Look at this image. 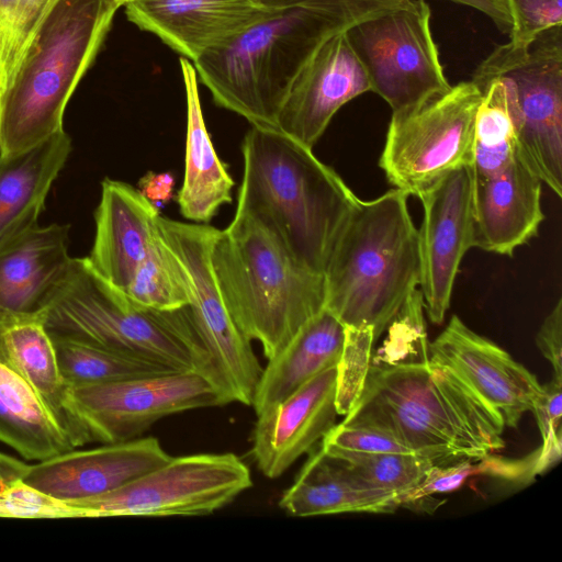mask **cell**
<instances>
[{
	"mask_svg": "<svg viewBox=\"0 0 562 562\" xmlns=\"http://www.w3.org/2000/svg\"><path fill=\"white\" fill-rule=\"evenodd\" d=\"M347 37L369 77L371 91L392 113L408 110L448 91L425 0L400 4L357 22Z\"/></svg>",
	"mask_w": 562,
	"mask_h": 562,
	"instance_id": "cell-10",
	"label": "cell"
},
{
	"mask_svg": "<svg viewBox=\"0 0 562 562\" xmlns=\"http://www.w3.org/2000/svg\"><path fill=\"white\" fill-rule=\"evenodd\" d=\"M324 451L336 457L350 474L367 486L396 494L400 499L422 481L434 464L416 453Z\"/></svg>",
	"mask_w": 562,
	"mask_h": 562,
	"instance_id": "cell-32",
	"label": "cell"
},
{
	"mask_svg": "<svg viewBox=\"0 0 562 562\" xmlns=\"http://www.w3.org/2000/svg\"><path fill=\"white\" fill-rule=\"evenodd\" d=\"M247 464L235 453L172 457L106 494L71 505L88 518L202 516L232 503L251 487Z\"/></svg>",
	"mask_w": 562,
	"mask_h": 562,
	"instance_id": "cell-11",
	"label": "cell"
},
{
	"mask_svg": "<svg viewBox=\"0 0 562 562\" xmlns=\"http://www.w3.org/2000/svg\"><path fill=\"white\" fill-rule=\"evenodd\" d=\"M373 342L371 328L346 327L344 349L337 364L338 415L346 416L350 412L363 389Z\"/></svg>",
	"mask_w": 562,
	"mask_h": 562,
	"instance_id": "cell-34",
	"label": "cell"
},
{
	"mask_svg": "<svg viewBox=\"0 0 562 562\" xmlns=\"http://www.w3.org/2000/svg\"><path fill=\"white\" fill-rule=\"evenodd\" d=\"M279 507L291 516L340 513H392L401 507L396 494L371 488L350 474L340 461L314 448Z\"/></svg>",
	"mask_w": 562,
	"mask_h": 562,
	"instance_id": "cell-25",
	"label": "cell"
},
{
	"mask_svg": "<svg viewBox=\"0 0 562 562\" xmlns=\"http://www.w3.org/2000/svg\"><path fill=\"white\" fill-rule=\"evenodd\" d=\"M345 335L346 326L326 308L304 324L262 369L251 403L256 415L337 366Z\"/></svg>",
	"mask_w": 562,
	"mask_h": 562,
	"instance_id": "cell-26",
	"label": "cell"
},
{
	"mask_svg": "<svg viewBox=\"0 0 562 562\" xmlns=\"http://www.w3.org/2000/svg\"><path fill=\"white\" fill-rule=\"evenodd\" d=\"M340 424L389 434L434 464L480 460L505 446L501 414L428 355L370 364Z\"/></svg>",
	"mask_w": 562,
	"mask_h": 562,
	"instance_id": "cell-1",
	"label": "cell"
},
{
	"mask_svg": "<svg viewBox=\"0 0 562 562\" xmlns=\"http://www.w3.org/2000/svg\"><path fill=\"white\" fill-rule=\"evenodd\" d=\"M123 7L132 23L191 61L276 11L252 0H126Z\"/></svg>",
	"mask_w": 562,
	"mask_h": 562,
	"instance_id": "cell-19",
	"label": "cell"
},
{
	"mask_svg": "<svg viewBox=\"0 0 562 562\" xmlns=\"http://www.w3.org/2000/svg\"><path fill=\"white\" fill-rule=\"evenodd\" d=\"M241 151L236 210L260 220L303 266L325 274L360 200L313 148L276 127L251 125Z\"/></svg>",
	"mask_w": 562,
	"mask_h": 562,
	"instance_id": "cell-3",
	"label": "cell"
},
{
	"mask_svg": "<svg viewBox=\"0 0 562 562\" xmlns=\"http://www.w3.org/2000/svg\"><path fill=\"white\" fill-rule=\"evenodd\" d=\"M2 338L10 360L36 392L74 448L93 442L72 409L53 339L40 312L13 313L3 310Z\"/></svg>",
	"mask_w": 562,
	"mask_h": 562,
	"instance_id": "cell-23",
	"label": "cell"
},
{
	"mask_svg": "<svg viewBox=\"0 0 562 562\" xmlns=\"http://www.w3.org/2000/svg\"><path fill=\"white\" fill-rule=\"evenodd\" d=\"M69 225L38 223L0 240V307L37 313L68 272Z\"/></svg>",
	"mask_w": 562,
	"mask_h": 562,
	"instance_id": "cell-22",
	"label": "cell"
},
{
	"mask_svg": "<svg viewBox=\"0 0 562 562\" xmlns=\"http://www.w3.org/2000/svg\"><path fill=\"white\" fill-rule=\"evenodd\" d=\"M58 1L59 0H19L14 13L7 57L4 75L5 91L12 83L38 29Z\"/></svg>",
	"mask_w": 562,
	"mask_h": 562,
	"instance_id": "cell-38",
	"label": "cell"
},
{
	"mask_svg": "<svg viewBox=\"0 0 562 562\" xmlns=\"http://www.w3.org/2000/svg\"><path fill=\"white\" fill-rule=\"evenodd\" d=\"M64 381L68 387L158 375L173 370L74 340L52 338Z\"/></svg>",
	"mask_w": 562,
	"mask_h": 562,
	"instance_id": "cell-30",
	"label": "cell"
},
{
	"mask_svg": "<svg viewBox=\"0 0 562 562\" xmlns=\"http://www.w3.org/2000/svg\"><path fill=\"white\" fill-rule=\"evenodd\" d=\"M158 231L187 271L191 288L187 307L231 401L251 405L262 368L251 340L234 322L213 271L212 247L218 229L160 215Z\"/></svg>",
	"mask_w": 562,
	"mask_h": 562,
	"instance_id": "cell-12",
	"label": "cell"
},
{
	"mask_svg": "<svg viewBox=\"0 0 562 562\" xmlns=\"http://www.w3.org/2000/svg\"><path fill=\"white\" fill-rule=\"evenodd\" d=\"M327 451L352 453H414L396 438L381 430L362 426L336 424L323 438Z\"/></svg>",
	"mask_w": 562,
	"mask_h": 562,
	"instance_id": "cell-39",
	"label": "cell"
},
{
	"mask_svg": "<svg viewBox=\"0 0 562 562\" xmlns=\"http://www.w3.org/2000/svg\"><path fill=\"white\" fill-rule=\"evenodd\" d=\"M481 95L475 83L462 81L392 113L379 165L395 189L417 196L446 173L471 166Z\"/></svg>",
	"mask_w": 562,
	"mask_h": 562,
	"instance_id": "cell-9",
	"label": "cell"
},
{
	"mask_svg": "<svg viewBox=\"0 0 562 562\" xmlns=\"http://www.w3.org/2000/svg\"><path fill=\"white\" fill-rule=\"evenodd\" d=\"M122 0H59L0 103V155L24 151L64 130V113L93 64Z\"/></svg>",
	"mask_w": 562,
	"mask_h": 562,
	"instance_id": "cell-7",
	"label": "cell"
},
{
	"mask_svg": "<svg viewBox=\"0 0 562 562\" xmlns=\"http://www.w3.org/2000/svg\"><path fill=\"white\" fill-rule=\"evenodd\" d=\"M19 0H0V102L5 91V65Z\"/></svg>",
	"mask_w": 562,
	"mask_h": 562,
	"instance_id": "cell-42",
	"label": "cell"
},
{
	"mask_svg": "<svg viewBox=\"0 0 562 562\" xmlns=\"http://www.w3.org/2000/svg\"><path fill=\"white\" fill-rule=\"evenodd\" d=\"M403 1L310 0L276 10L193 65L216 104L252 126L276 127L290 86L324 41Z\"/></svg>",
	"mask_w": 562,
	"mask_h": 562,
	"instance_id": "cell-2",
	"label": "cell"
},
{
	"mask_svg": "<svg viewBox=\"0 0 562 562\" xmlns=\"http://www.w3.org/2000/svg\"><path fill=\"white\" fill-rule=\"evenodd\" d=\"M70 151L63 130L24 151L0 155V240L37 223Z\"/></svg>",
	"mask_w": 562,
	"mask_h": 562,
	"instance_id": "cell-27",
	"label": "cell"
},
{
	"mask_svg": "<svg viewBox=\"0 0 562 562\" xmlns=\"http://www.w3.org/2000/svg\"><path fill=\"white\" fill-rule=\"evenodd\" d=\"M536 454L525 460L513 461L486 457L480 460H461L449 464H432L422 481L401 498V506L431 497L434 494L450 493L463 485L465 480L476 474L495 475L509 480H520L535 475Z\"/></svg>",
	"mask_w": 562,
	"mask_h": 562,
	"instance_id": "cell-33",
	"label": "cell"
},
{
	"mask_svg": "<svg viewBox=\"0 0 562 562\" xmlns=\"http://www.w3.org/2000/svg\"><path fill=\"white\" fill-rule=\"evenodd\" d=\"M501 79L513 89L520 115L516 155L562 196V25L528 46H497L476 68L472 82Z\"/></svg>",
	"mask_w": 562,
	"mask_h": 562,
	"instance_id": "cell-8",
	"label": "cell"
},
{
	"mask_svg": "<svg viewBox=\"0 0 562 562\" xmlns=\"http://www.w3.org/2000/svg\"><path fill=\"white\" fill-rule=\"evenodd\" d=\"M408 194L392 189L359 202L325 271V308L346 327L385 331L422 277L418 229Z\"/></svg>",
	"mask_w": 562,
	"mask_h": 562,
	"instance_id": "cell-6",
	"label": "cell"
},
{
	"mask_svg": "<svg viewBox=\"0 0 562 562\" xmlns=\"http://www.w3.org/2000/svg\"><path fill=\"white\" fill-rule=\"evenodd\" d=\"M213 271L225 304L269 360L325 308L324 274L303 266L260 220L236 210L212 247Z\"/></svg>",
	"mask_w": 562,
	"mask_h": 562,
	"instance_id": "cell-5",
	"label": "cell"
},
{
	"mask_svg": "<svg viewBox=\"0 0 562 562\" xmlns=\"http://www.w3.org/2000/svg\"><path fill=\"white\" fill-rule=\"evenodd\" d=\"M180 69L187 102L184 176L177 201L180 213L193 223L207 224L224 204L232 202L235 186L207 132L191 60L181 57Z\"/></svg>",
	"mask_w": 562,
	"mask_h": 562,
	"instance_id": "cell-24",
	"label": "cell"
},
{
	"mask_svg": "<svg viewBox=\"0 0 562 562\" xmlns=\"http://www.w3.org/2000/svg\"><path fill=\"white\" fill-rule=\"evenodd\" d=\"M346 31L328 37L311 55L276 116L280 132L310 148L344 104L371 91L369 77Z\"/></svg>",
	"mask_w": 562,
	"mask_h": 562,
	"instance_id": "cell-15",
	"label": "cell"
},
{
	"mask_svg": "<svg viewBox=\"0 0 562 562\" xmlns=\"http://www.w3.org/2000/svg\"><path fill=\"white\" fill-rule=\"evenodd\" d=\"M424 218L418 229L422 261L420 293L434 324L450 306L460 262L473 247V175L457 168L420 192Z\"/></svg>",
	"mask_w": 562,
	"mask_h": 562,
	"instance_id": "cell-14",
	"label": "cell"
},
{
	"mask_svg": "<svg viewBox=\"0 0 562 562\" xmlns=\"http://www.w3.org/2000/svg\"><path fill=\"white\" fill-rule=\"evenodd\" d=\"M257 4L269 10H281L297 5L310 0H252Z\"/></svg>",
	"mask_w": 562,
	"mask_h": 562,
	"instance_id": "cell-45",
	"label": "cell"
},
{
	"mask_svg": "<svg viewBox=\"0 0 562 562\" xmlns=\"http://www.w3.org/2000/svg\"><path fill=\"white\" fill-rule=\"evenodd\" d=\"M509 22V43L528 46L540 34L562 25V0H501Z\"/></svg>",
	"mask_w": 562,
	"mask_h": 562,
	"instance_id": "cell-36",
	"label": "cell"
},
{
	"mask_svg": "<svg viewBox=\"0 0 562 562\" xmlns=\"http://www.w3.org/2000/svg\"><path fill=\"white\" fill-rule=\"evenodd\" d=\"M176 180L170 172L148 171L138 181V190L156 206L173 198Z\"/></svg>",
	"mask_w": 562,
	"mask_h": 562,
	"instance_id": "cell-41",
	"label": "cell"
},
{
	"mask_svg": "<svg viewBox=\"0 0 562 562\" xmlns=\"http://www.w3.org/2000/svg\"><path fill=\"white\" fill-rule=\"evenodd\" d=\"M0 518H83V512L21 480L0 486Z\"/></svg>",
	"mask_w": 562,
	"mask_h": 562,
	"instance_id": "cell-35",
	"label": "cell"
},
{
	"mask_svg": "<svg viewBox=\"0 0 562 562\" xmlns=\"http://www.w3.org/2000/svg\"><path fill=\"white\" fill-rule=\"evenodd\" d=\"M0 307V441L27 460L42 461L75 449L36 392L10 360Z\"/></svg>",
	"mask_w": 562,
	"mask_h": 562,
	"instance_id": "cell-28",
	"label": "cell"
},
{
	"mask_svg": "<svg viewBox=\"0 0 562 562\" xmlns=\"http://www.w3.org/2000/svg\"><path fill=\"white\" fill-rule=\"evenodd\" d=\"M158 207L135 187L105 178L94 213L95 235L91 267L104 280L125 291L158 234Z\"/></svg>",
	"mask_w": 562,
	"mask_h": 562,
	"instance_id": "cell-20",
	"label": "cell"
},
{
	"mask_svg": "<svg viewBox=\"0 0 562 562\" xmlns=\"http://www.w3.org/2000/svg\"><path fill=\"white\" fill-rule=\"evenodd\" d=\"M541 187L517 155L501 171L473 178V247L512 256L533 238L544 218Z\"/></svg>",
	"mask_w": 562,
	"mask_h": 562,
	"instance_id": "cell-21",
	"label": "cell"
},
{
	"mask_svg": "<svg viewBox=\"0 0 562 562\" xmlns=\"http://www.w3.org/2000/svg\"><path fill=\"white\" fill-rule=\"evenodd\" d=\"M187 271L159 231L124 291L135 303L158 311L179 310L191 293Z\"/></svg>",
	"mask_w": 562,
	"mask_h": 562,
	"instance_id": "cell-31",
	"label": "cell"
},
{
	"mask_svg": "<svg viewBox=\"0 0 562 562\" xmlns=\"http://www.w3.org/2000/svg\"><path fill=\"white\" fill-rule=\"evenodd\" d=\"M471 170L474 179L490 177L509 165L516 156L520 128L517 100L510 86L492 79L480 86Z\"/></svg>",
	"mask_w": 562,
	"mask_h": 562,
	"instance_id": "cell-29",
	"label": "cell"
},
{
	"mask_svg": "<svg viewBox=\"0 0 562 562\" xmlns=\"http://www.w3.org/2000/svg\"><path fill=\"white\" fill-rule=\"evenodd\" d=\"M531 412L542 438L535 462V474H540L561 457L562 383L552 379L542 385Z\"/></svg>",
	"mask_w": 562,
	"mask_h": 562,
	"instance_id": "cell-37",
	"label": "cell"
},
{
	"mask_svg": "<svg viewBox=\"0 0 562 562\" xmlns=\"http://www.w3.org/2000/svg\"><path fill=\"white\" fill-rule=\"evenodd\" d=\"M30 464L12 456L0 452V486L23 480Z\"/></svg>",
	"mask_w": 562,
	"mask_h": 562,
	"instance_id": "cell-44",
	"label": "cell"
},
{
	"mask_svg": "<svg viewBox=\"0 0 562 562\" xmlns=\"http://www.w3.org/2000/svg\"><path fill=\"white\" fill-rule=\"evenodd\" d=\"M473 7L487 14L505 33L509 32V22L501 0H451Z\"/></svg>",
	"mask_w": 562,
	"mask_h": 562,
	"instance_id": "cell-43",
	"label": "cell"
},
{
	"mask_svg": "<svg viewBox=\"0 0 562 562\" xmlns=\"http://www.w3.org/2000/svg\"><path fill=\"white\" fill-rule=\"evenodd\" d=\"M125 1H126V0H122L123 4H124V2H125Z\"/></svg>",
	"mask_w": 562,
	"mask_h": 562,
	"instance_id": "cell-46",
	"label": "cell"
},
{
	"mask_svg": "<svg viewBox=\"0 0 562 562\" xmlns=\"http://www.w3.org/2000/svg\"><path fill=\"white\" fill-rule=\"evenodd\" d=\"M40 314L52 338L99 347L173 371L201 372L231 401L188 307H144L97 273L87 257L72 258Z\"/></svg>",
	"mask_w": 562,
	"mask_h": 562,
	"instance_id": "cell-4",
	"label": "cell"
},
{
	"mask_svg": "<svg viewBox=\"0 0 562 562\" xmlns=\"http://www.w3.org/2000/svg\"><path fill=\"white\" fill-rule=\"evenodd\" d=\"M68 391L75 414L92 440L101 443L138 438L168 415L231 403L213 380L196 371L138 376Z\"/></svg>",
	"mask_w": 562,
	"mask_h": 562,
	"instance_id": "cell-13",
	"label": "cell"
},
{
	"mask_svg": "<svg viewBox=\"0 0 562 562\" xmlns=\"http://www.w3.org/2000/svg\"><path fill=\"white\" fill-rule=\"evenodd\" d=\"M171 458L157 438H135L92 449L75 448L36 461L23 481L43 494L74 504L114 491Z\"/></svg>",
	"mask_w": 562,
	"mask_h": 562,
	"instance_id": "cell-17",
	"label": "cell"
},
{
	"mask_svg": "<svg viewBox=\"0 0 562 562\" xmlns=\"http://www.w3.org/2000/svg\"><path fill=\"white\" fill-rule=\"evenodd\" d=\"M429 359L451 369L504 425L516 427L542 390L537 378L503 348L470 329L457 315L428 347Z\"/></svg>",
	"mask_w": 562,
	"mask_h": 562,
	"instance_id": "cell-16",
	"label": "cell"
},
{
	"mask_svg": "<svg viewBox=\"0 0 562 562\" xmlns=\"http://www.w3.org/2000/svg\"><path fill=\"white\" fill-rule=\"evenodd\" d=\"M336 392L337 366L257 415L251 454L265 476H281L322 442L336 425Z\"/></svg>",
	"mask_w": 562,
	"mask_h": 562,
	"instance_id": "cell-18",
	"label": "cell"
},
{
	"mask_svg": "<svg viewBox=\"0 0 562 562\" xmlns=\"http://www.w3.org/2000/svg\"><path fill=\"white\" fill-rule=\"evenodd\" d=\"M536 345L551 363L553 380L562 383V300L548 314L536 336Z\"/></svg>",
	"mask_w": 562,
	"mask_h": 562,
	"instance_id": "cell-40",
	"label": "cell"
}]
</instances>
